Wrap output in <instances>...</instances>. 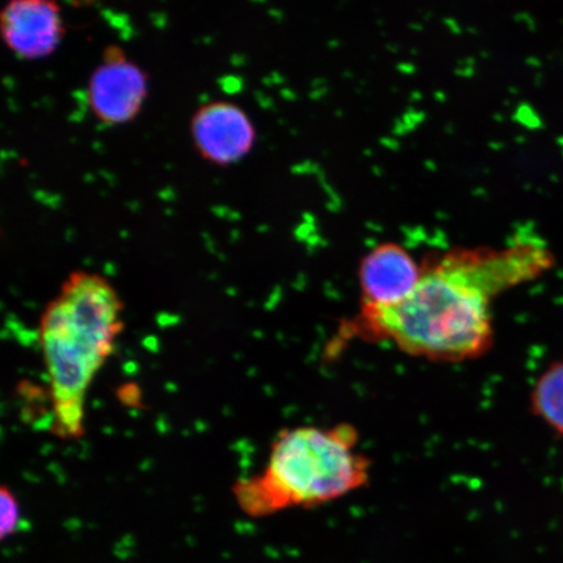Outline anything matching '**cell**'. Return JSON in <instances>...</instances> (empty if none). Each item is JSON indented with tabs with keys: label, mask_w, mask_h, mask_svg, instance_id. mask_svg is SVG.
Masks as SVG:
<instances>
[{
	"label": "cell",
	"mask_w": 563,
	"mask_h": 563,
	"mask_svg": "<svg viewBox=\"0 0 563 563\" xmlns=\"http://www.w3.org/2000/svg\"><path fill=\"white\" fill-rule=\"evenodd\" d=\"M551 264L533 244H514L488 253H460L422 276L396 306L363 307L356 333L389 341L407 355L438 362H463L487 352L493 343L492 300Z\"/></svg>",
	"instance_id": "1"
},
{
	"label": "cell",
	"mask_w": 563,
	"mask_h": 563,
	"mask_svg": "<svg viewBox=\"0 0 563 563\" xmlns=\"http://www.w3.org/2000/svg\"><path fill=\"white\" fill-rule=\"evenodd\" d=\"M123 302L97 274L76 272L40 323L53 397V432L60 439L84 434L86 398L91 383L115 349L124 328Z\"/></svg>",
	"instance_id": "2"
},
{
	"label": "cell",
	"mask_w": 563,
	"mask_h": 563,
	"mask_svg": "<svg viewBox=\"0 0 563 563\" xmlns=\"http://www.w3.org/2000/svg\"><path fill=\"white\" fill-rule=\"evenodd\" d=\"M357 441L349 426L285 429L273 441L264 473L238 483L241 508L265 517L298 506L314 508L363 488L371 463Z\"/></svg>",
	"instance_id": "3"
},
{
	"label": "cell",
	"mask_w": 563,
	"mask_h": 563,
	"mask_svg": "<svg viewBox=\"0 0 563 563\" xmlns=\"http://www.w3.org/2000/svg\"><path fill=\"white\" fill-rule=\"evenodd\" d=\"M421 276L420 267L402 246H378L365 257L361 267L363 307L398 305L415 290Z\"/></svg>",
	"instance_id": "4"
},
{
	"label": "cell",
	"mask_w": 563,
	"mask_h": 563,
	"mask_svg": "<svg viewBox=\"0 0 563 563\" xmlns=\"http://www.w3.org/2000/svg\"><path fill=\"white\" fill-rule=\"evenodd\" d=\"M192 133L202 156L221 165L245 156L255 139L250 119L228 102L203 106L194 118Z\"/></svg>",
	"instance_id": "5"
},
{
	"label": "cell",
	"mask_w": 563,
	"mask_h": 563,
	"mask_svg": "<svg viewBox=\"0 0 563 563\" xmlns=\"http://www.w3.org/2000/svg\"><path fill=\"white\" fill-rule=\"evenodd\" d=\"M146 95V77L129 60L104 62L89 82V103L104 123L130 121Z\"/></svg>",
	"instance_id": "6"
},
{
	"label": "cell",
	"mask_w": 563,
	"mask_h": 563,
	"mask_svg": "<svg viewBox=\"0 0 563 563\" xmlns=\"http://www.w3.org/2000/svg\"><path fill=\"white\" fill-rule=\"evenodd\" d=\"M3 37L23 58L51 54L62 37L59 10L52 2L16 0L2 13Z\"/></svg>",
	"instance_id": "7"
},
{
	"label": "cell",
	"mask_w": 563,
	"mask_h": 563,
	"mask_svg": "<svg viewBox=\"0 0 563 563\" xmlns=\"http://www.w3.org/2000/svg\"><path fill=\"white\" fill-rule=\"evenodd\" d=\"M531 407L534 417L563 435V358L554 362L534 384Z\"/></svg>",
	"instance_id": "8"
},
{
	"label": "cell",
	"mask_w": 563,
	"mask_h": 563,
	"mask_svg": "<svg viewBox=\"0 0 563 563\" xmlns=\"http://www.w3.org/2000/svg\"><path fill=\"white\" fill-rule=\"evenodd\" d=\"M0 510H2V516H0V537L5 540L19 530L21 522L18 498L7 487L0 489Z\"/></svg>",
	"instance_id": "9"
},
{
	"label": "cell",
	"mask_w": 563,
	"mask_h": 563,
	"mask_svg": "<svg viewBox=\"0 0 563 563\" xmlns=\"http://www.w3.org/2000/svg\"><path fill=\"white\" fill-rule=\"evenodd\" d=\"M221 87L227 93L234 95L242 89V80L236 76H227L220 80Z\"/></svg>",
	"instance_id": "10"
},
{
	"label": "cell",
	"mask_w": 563,
	"mask_h": 563,
	"mask_svg": "<svg viewBox=\"0 0 563 563\" xmlns=\"http://www.w3.org/2000/svg\"><path fill=\"white\" fill-rule=\"evenodd\" d=\"M103 58L104 62H118L125 59L123 52L117 46L109 47L108 51L104 52Z\"/></svg>",
	"instance_id": "11"
}]
</instances>
